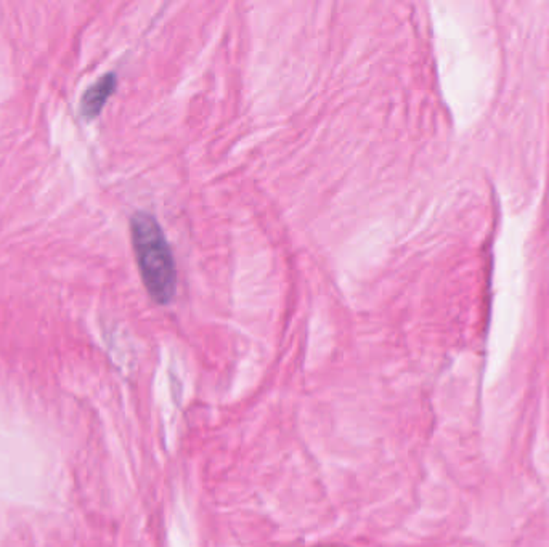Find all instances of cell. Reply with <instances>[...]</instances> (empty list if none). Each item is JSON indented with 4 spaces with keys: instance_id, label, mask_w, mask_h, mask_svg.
Masks as SVG:
<instances>
[{
    "instance_id": "cell-2",
    "label": "cell",
    "mask_w": 549,
    "mask_h": 547,
    "mask_svg": "<svg viewBox=\"0 0 549 547\" xmlns=\"http://www.w3.org/2000/svg\"><path fill=\"white\" fill-rule=\"evenodd\" d=\"M116 86H117V77L115 73H107L84 92L81 98V115L84 116V119L92 121L100 115L105 103L108 102L109 96L115 94Z\"/></svg>"
},
{
    "instance_id": "cell-1",
    "label": "cell",
    "mask_w": 549,
    "mask_h": 547,
    "mask_svg": "<svg viewBox=\"0 0 549 547\" xmlns=\"http://www.w3.org/2000/svg\"><path fill=\"white\" fill-rule=\"evenodd\" d=\"M130 238L149 298L157 304H169L176 296L177 270L161 225L149 212H136L130 218Z\"/></svg>"
}]
</instances>
